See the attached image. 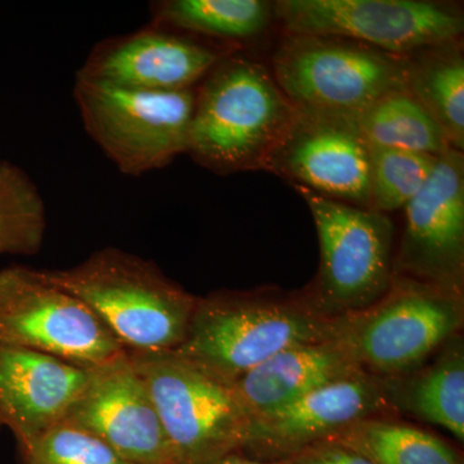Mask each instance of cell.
Returning a JSON list of instances; mask_svg holds the SVG:
<instances>
[{"instance_id": "cell-1", "label": "cell", "mask_w": 464, "mask_h": 464, "mask_svg": "<svg viewBox=\"0 0 464 464\" xmlns=\"http://www.w3.org/2000/svg\"><path fill=\"white\" fill-rule=\"evenodd\" d=\"M295 114L267 67L228 52L197 87L186 154L218 174L264 170Z\"/></svg>"}, {"instance_id": "cell-2", "label": "cell", "mask_w": 464, "mask_h": 464, "mask_svg": "<svg viewBox=\"0 0 464 464\" xmlns=\"http://www.w3.org/2000/svg\"><path fill=\"white\" fill-rule=\"evenodd\" d=\"M331 324L298 290H218L198 297L185 341L173 353L228 384L285 348L328 341Z\"/></svg>"}, {"instance_id": "cell-3", "label": "cell", "mask_w": 464, "mask_h": 464, "mask_svg": "<svg viewBox=\"0 0 464 464\" xmlns=\"http://www.w3.org/2000/svg\"><path fill=\"white\" fill-rule=\"evenodd\" d=\"M45 282L90 306L125 350L174 351L188 334L198 297L157 264L108 246L63 270H36Z\"/></svg>"}, {"instance_id": "cell-4", "label": "cell", "mask_w": 464, "mask_h": 464, "mask_svg": "<svg viewBox=\"0 0 464 464\" xmlns=\"http://www.w3.org/2000/svg\"><path fill=\"white\" fill-rule=\"evenodd\" d=\"M464 295L395 275L373 306L333 319L329 342L374 377L420 368L462 333Z\"/></svg>"}, {"instance_id": "cell-5", "label": "cell", "mask_w": 464, "mask_h": 464, "mask_svg": "<svg viewBox=\"0 0 464 464\" xmlns=\"http://www.w3.org/2000/svg\"><path fill=\"white\" fill-rule=\"evenodd\" d=\"M306 201L320 246L319 270L299 289L307 306L326 320L373 306L395 277L396 230L389 215L293 186Z\"/></svg>"}, {"instance_id": "cell-6", "label": "cell", "mask_w": 464, "mask_h": 464, "mask_svg": "<svg viewBox=\"0 0 464 464\" xmlns=\"http://www.w3.org/2000/svg\"><path fill=\"white\" fill-rule=\"evenodd\" d=\"M271 74L297 109L353 116L406 91V58L328 35H285Z\"/></svg>"}, {"instance_id": "cell-7", "label": "cell", "mask_w": 464, "mask_h": 464, "mask_svg": "<svg viewBox=\"0 0 464 464\" xmlns=\"http://www.w3.org/2000/svg\"><path fill=\"white\" fill-rule=\"evenodd\" d=\"M195 96L197 88L136 91L75 76L84 130L125 176L161 169L188 152Z\"/></svg>"}, {"instance_id": "cell-8", "label": "cell", "mask_w": 464, "mask_h": 464, "mask_svg": "<svg viewBox=\"0 0 464 464\" xmlns=\"http://www.w3.org/2000/svg\"><path fill=\"white\" fill-rule=\"evenodd\" d=\"M127 353L179 464H210L241 451L250 420L227 384L173 351Z\"/></svg>"}, {"instance_id": "cell-9", "label": "cell", "mask_w": 464, "mask_h": 464, "mask_svg": "<svg viewBox=\"0 0 464 464\" xmlns=\"http://www.w3.org/2000/svg\"><path fill=\"white\" fill-rule=\"evenodd\" d=\"M0 343L87 371L125 353L111 329L82 299L23 266L0 270Z\"/></svg>"}, {"instance_id": "cell-10", "label": "cell", "mask_w": 464, "mask_h": 464, "mask_svg": "<svg viewBox=\"0 0 464 464\" xmlns=\"http://www.w3.org/2000/svg\"><path fill=\"white\" fill-rule=\"evenodd\" d=\"M274 18L285 35L340 36L377 50L409 56L460 41L458 5L431 0H279Z\"/></svg>"}, {"instance_id": "cell-11", "label": "cell", "mask_w": 464, "mask_h": 464, "mask_svg": "<svg viewBox=\"0 0 464 464\" xmlns=\"http://www.w3.org/2000/svg\"><path fill=\"white\" fill-rule=\"evenodd\" d=\"M264 170L322 197L371 209L369 145L353 116L297 109Z\"/></svg>"}, {"instance_id": "cell-12", "label": "cell", "mask_w": 464, "mask_h": 464, "mask_svg": "<svg viewBox=\"0 0 464 464\" xmlns=\"http://www.w3.org/2000/svg\"><path fill=\"white\" fill-rule=\"evenodd\" d=\"M402 210L395 275L464 295L463 151L439 157L429 181Z\"/></svg>"}, {"instance_id": "cell-13", "label": "cell", "mask_w": 464, "mask_h": 464, "mask_svg": "<svg viewBox=\"0 0 464 464\" xmlns=\"http://www.w3.org/2000/svg\"><path fill=\"white\" fill-rule=\"evenodd\" d=\"M63 420L96 436L128 462L179 464L127 350L90 369L87 383Z\"/></svg>"}, {"instance_id": "cell-14", "label": "cell", "mask_w": 464, "mask_h": 464, "mask_svg": "<svg viewBox=\"0 0 464 464\" xmlns=\"http://www.w3.org/2000/svg\"><path fill=\"white\" fill-rule=\"evenodd\" d=\"M231 51L150 23L139 32L97 43L76 76L127 90H191Z\"/></svg>"}, {"instance_id": "cell-15", "label": "cell", "mask_w": 464, "mask_h": 464, "mask_svg": "<svg viewBox=\"0 0 464 464\" xmlns=\"http://www.w3.org/2000/svg\"><path fill=\"white\" fill-rule=\"evenodd\" d=\"M398 415L380 378L362 373L332 382L249 424L240 453L261 462H279L337 435L366 418Z\"/></svg>"}, {"instance_id": "cell-16", "label": "cell", "mask_w": 464, "mask_h": 464, "mask_svg": "<svg viewBox=\"0 0 464 464\" xmlns=\"http://www.w3.org/2000/svg\"><path fill=\"white\" fill-rule=\"evenodd\" d=\"M88 377L81 366L0 343V430L26 444L63 420Z\"/></svg>"}, {"instance_id": "cell-17", "label": "cell", "mask_w": 464, "mask_h": 464, "mask_svg": "<svg viewBox=\"0 0 464 464\" xmlns=\"http://www.w3.org/2000/svg\"><path fill=\"white\" fill-rule=\"evenodd\" d=\"M362 372L332 342H313L280 351L227 386L252 422L311 391Z\"/></svg>"}, {"instance_id": "cell-18", "label": "cell", "mask_w": 464, "mask_h": 464, "mask_svg": "<svg viewBox=\"0 0 464 464\" xmlns=\"http://www.w3.org/2000/svg\"><path fill=\"white\" fill-rule=\"evenodd\" d=\"M380 378L387 401L396 414L442 427L464 440V338L454 335L420 368Z\"/></svg>"}, {"instance_id": "cell-19", "label": "cell", "mask_w": 464, "mask_h": 464, "mask_svg": "<svg viewBox=\"0 0 464 464\" xmlns=\"http://www.w3.org/2000/svg\"><path fill=\"white\" fill-rule=\"evenodd\" d=\"M406 58V91L441 128L449 145L464 150V53L460 41L432 45Z\"/></svg>"}, {"instance_id": "cell-20", "label": "cell", "mask_w": 464, "mask_h": 464, "mask_svg": "<svg viewBox=\"0 0 464 464\" xmlns=\"http://www.w3.org/2000/svg\"><path fill=\"white\" fill-rule=\"evenodd\" d=\"M151 24L226 44L252 41L274 20L262 0H161L150 3Z\"/></svg>"}, {"instance_id": "cell-21", "label": "cell", "mask_w": 464, "mask_h": 464, "mask_svg": "<svg viewBox=\"0 0 464 464\" xmlns=\"http://www.w3.org/2000/svg\"><path fill=\"white\" fill-rule=\"evenodd\" d=\"M328 440L375 464H463L462 454L453 445L395 415L366 418Z\"/></svg>"}, {"instance_id": "cell-22", "label": "cell", "mask_w": 464, "mask_h": 464, "mask_svg": "<svg viewBox=\"0 0 464 464\" xmlns=\"http://www.w3.org/2000/svg\"><path fill=\"white\" fill-rule=\"evenodd\" d=\"M353 119L369 146L438 158L451 149L441 128L408 91L383 97Z\"/></svg>"}, {"instance_id": "cell-23", "label": "cell", "mask_w": 464, "mask_h": 464, "mask_svg": "<svg viewBox=\"0 0 464 464\" xmlns=\"http://www.w3.org/2000/svg\"><path fill=\"white\" fill-rule=\"evenodd\" d=\"M47 230L44 199L29 174L0 160V256H34Z\"/></svg>"}, {"instance_id": "cell-24", "label": "cell", "mask_w": 464, "mask_h": 464, "mask_svg": "<svg viewBox=\"0 0 464 464\" xmlns=\"http://www.w3.org/2000/svg\"><path fill=\"white\" fill-rule=\"evenodd\" d=\"M371 209L389 213L404 209L435 169L438 157L405 150L369 146Z\"/></svg>"}, {"instance_id": "cell-25", "label": "cell", "mask_w": 464, "mask_h": 464, "mask_svg": "<svg viewBox=\"0 0 464 464\" xmlns=\"http://www.w3.org/2000/svg\"><path fill=\"white\" fill-rule=\"evenodd\" d=\"M18 448L21 464H133L96 436L63 420Z\"/></svg>"}, {"instance_id": "cell-26", "label": "cell", "mask_w": 464, "mask_h": 464, "mask_svg": "<svg viewBox=\"0 0 464 464\" xmlns=\"http://www.w3.org/2000/svg\"><path fill=\"white\" fill-rule=\"evenodd\" d=\"M277 464H375L334 440H324Z\"/></svg>"}, {"instance_id": "cell-27", "label": "cell", "mask_w": 464, "mask_h": 464, "mask_svg": "<svg viewBox=\"0 0 464 464\" xmlns=\"http://www.w3.org/2000/svg\"><path fill=\"white\" fill-rule=\"evenodd\" d=\"M210 464H277L276 462H261V460L252 459V458L246 457V454L237 451V453L228 454L221 459L216 460V462Z\"/></svg>"}]
</instances>
